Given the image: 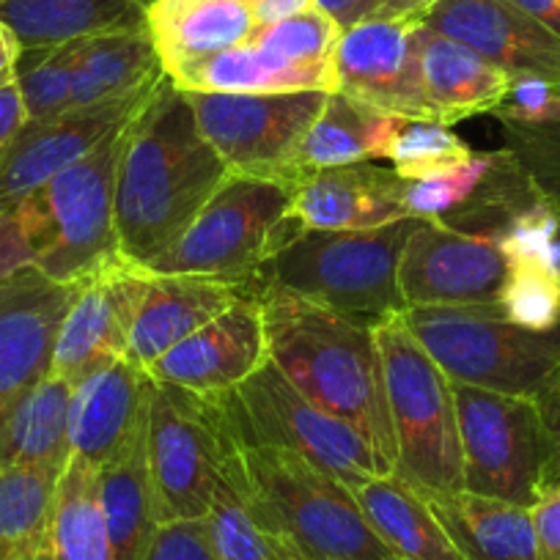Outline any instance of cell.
<instances>
[{
  "label": "cell",
  "mask_w": 560,
  "mask_h": 560,
  "mask_svg": "<svg viewBox=\"0 0 560 560\" xmlns=\"http://www.w3.org/2000/svg\"><path fill=\"white\" fill-rule=\"evenodd\" d=\"M231 176L203 138L185 91L165 74L124 135L116 176V245L149 267Z\"/></svg>",
  "instance_id": "6da1fadb"
},
{
  "label": "cell",
  "mask_w": 560,
  "mask_h": 560,
  "mask_svg": "<svg viewBox=\"0 0 560 560\" xmlns=\"http://www.w3.org/2000/svg\"><path fill=\"white\" fill-rule=\"evenodd\" d=\"M267 354L283 376L325 412L358 429L396 470V438L385 371L371 327L283 292H258Z\"/></svg>",
  "instance_id": "7a4b0ae2"
},
{
  "label": "cell",
  "mask_w": 560,
  "mask_h": 560,
  "mask_svg": "<svg viewBox=\"0 0 560 560\" xmlns=\"http://www.w3.org/2000/svg\"><path fill=\"white\" fill-rule=\"evenodd\" d=\"M415 218L371 231H292L258 267L247 294L283 292L358 325H387L404 314L398 264Z\"/></svg>",
  "instance_id": "3957f363"
},
{
  "label": "cell",
  "mask_w": 560,
  "mask_h": 560,
  "mask_svg": "<svg viewBox=\"0 0 560 560\" xmlns=\"http://www.w3.org/2000/svg\"><path fill=\"white\" fill-rule=\"evenodd\" d=\"M229 472L253 514L305 560H398L369 525L347 483L303 456L234 443Z\"/></svg>",
  "instance_id": "277c9868"
},
{
  "label": "cell",
  "mask_w": 560,
  "mask_h": 560,
  "mask_svg": "<svg viewBox=\"0 0 560 560\" xmlns=\"http://www.w3.org/2000/svg\"><path fill=\"white\" fill-rule=\"evenodd\" d=\"M129 121L45 187L12 203L34 247V267L58 283H74L118 256L116 176Z\"/></svg>",
  "instance_id": "5b68a950"
},
{
  "label": "cell",
  "mask_w": 560,
  "mask_h": 560,
  "mask_svg": "<svg viewBox=\"0 0 560 560\" xmlns=\"http://www.w3.org/2000/svg\"><path fill=\"white\" fill-rule=\"evenodd\" d=\"M398 319L459 385L536 398L560 371V330H522L500 303L420 305Z\"/></svg>",
  "instance_id": "8992f818"
},
{
  "label": "cell",
  "mask_w": 560,
  "mask_h": 560,
  "mask_svg": "<svg viewBox=\"0 0 560 560\" xmlns=\"http://www.w3.org/2000/svg\"><path fill=\"white\" fill-rule=\"evenodd\" d=\"M374 336L396 438L393 472L423 494L462 492L465 478L454 382L401 319L376 327Z\"/></svg>",
  "instance_id": "52a82bcc"
},
{
  "label": "cell",
  "mask_w": 560,
  "mask_h": 560,
  "mask_svg": "<svg viewBox=\"0 0 560 560\" xmlns=\"http://www.w3.org/2000/svg\"><path fill=\"white\" fill-rule=\"evenodd\" d=\"M292 187L231 174L185 234L149 267L154 275H192L245 289L264 261L298 229Z\"/></svg>",
  "instance_id": "ba28073f"
},
{
  "label": "cell",
  "mask_w": 560,
  "mask_h": 560,
  "mask_svg": "<svg viewBox=\"0 0 560 560\" xmlns=\"http://www.w3.org/2000/svg\"><path fill=\"white\" fill-rule=\"evenodd\" d=\"M218 404L240 445L292 451L347 487L393 472L358 429L311 404L269 354L242 385L220 393Z\"/></svg>",
  "instance_id": "9c48e42d"
},
{
  "label": "cell",
  "mask_w": 560,
  "mask_h": 560,
  "mask_svg": "<svg viewBox=\"0 0 560 560\" xmlns=\"http://www.w3.org/2000/svg\"><path fill=\"white\" fill-rule=\"evenodd\" d=\"M465 492L533 505L552 487V451L536 398L454 382Z\"/></svg>",
  "instance_id": "30bf717a"
},
{
  "label": "cell",
  "mask_w": 560,
  "mask_h": 560,
  "mask_svg": "<svg viewBox=\"0 0 560 560\" xmlns=\"http://www.w3.org/2000/svg\"><path fill=\"white\" fill-rule=\"evenodd\" d=\"M234 451L218 396L154 382L149 401V470L160 522L207 520Z\"/></svg>",
  "instance_id": "8fae6325"
},
{
  "label": "cell",
  "mask_w": 560,
  "mask_h": 560,
  "mask_svg": "<svg viewBox=\"0 0 560 560\" xmlns=\"http://www.w3.org/2000/svg\"><path fill=\"white\" fill-rule=\"evenodd\" d=\"M203 138L231 174L258 176L294 190L300 143L319 116L327 91L292 94H201L185 91Z\"/></svg>",
  "instance_id": "7c38bea8"
},
{
  "label": "cell",
  "mask_w": 560,
  "mask_h": 560,
  "mask_svg": "<svg viewBox=\"0 0 560 560\" xmlns=\"http://www.w3.org/2000/svg\"><path fill=\"white\" fill-rule=\"evenodd\" d=\"M505 278L500 231H465L440 220H415L398 264L407 308L500 303Z\"/></svg>",
  "instance_id": "4fadbf2b"
},
{
  "label": "cell",
  "mask_w": 560,
  "mask_h": 560,
  "mask_svg": "<svg viewBox=\"0 0 560 560\" xmlns=\"http://www.w3.org/2000/svg\"><path fill=\"white\" fill-rule=\"evenodd\" d=\"M152 272L118 253L85 278L74 280V294L58 327L50 374L74 385L96 365L127 354L138 305Z\"/></svg>",
  "instance_id": "5bb4252c"
},
{
  "label": "cell",
  "mask_w": 560,
  "mask_h": 560,
  "mask_svg": "<svg viewBox=\"0 0 560 560\" xmlns=\"http://www.w3.org/2000/svg\"><path fill=\"white\" fill-rule=\"evenodd\" d=\"M415 25L412 20H371L343 31L332 56L338 94L387 116L438 121L423 89Z\"/></svg>",
  "instance_id": "9a60e30c"
},
{
  "label": "cell",
  "mask_w": 560,
  "mask_h": 560,
  "mask_svg": "<svg viewBox=\"0 0 560 560\" xmlns=\"http://www.w3.org/2000/svg\"><path fill=\"white\" fill-rule=\"evenodd\" d=\"M72 294L74 283H58L36 267L0 278V423L50 374Z\"/></svg>",
  "instance_id": "2e32d148"
},
{
  "label": "cell",
  "mask_w": 560,
  "mask_h": 560,
  "mask_svg": "<svg viewBox=\"0 0 560 560\" xmlns=\"http://www.w3.org/2000/svg\"><path fill=\"white\" fill-rule=\"evenodd\" d=\"M154 89L69 110L45 124H25L12 147L0 154V207L23 201L25 196L45 187L52 176L94 152L113 129L127 124L143 107Z\"/></svg>",
  "instance_id": "e0dca14e"
},
{
  "label": "cell",
  "mask_w": 560,
  "mask_h": 560,
  "mask_svg": "<svg viewBox=\"0 0 560 560\" xmlns=\"http://www.w3.org/2000/svg\"><path fill=\"white\" fill-rule=\"evenodd\" d=\"M420 23L472 47L509 78L560 85V36L511 0H438Z\"/></svg>",
  "instance_id": "ac0fdd59"
},
{
  "label": "cell",
  "mask_w": 560,
  "mask_h": 560,
  "mask_svg": "<svg viewBox=\"0 0 560 560\" xmlns=\"http://www.w3.org/2000/svg\"><path fill=\"white\" fill-rule=\"evenodd\" d=\"M264 360L267 330L261 303L245 292L229 311L171 347L147 371L163 385L220 396L242 385Z\"/></svg>",
  "instance_id": "d6986e66"
},
{
  "label": "cell",
  "mask_w": 560,
  "mask_h": 560,
  "mask_svg": "<svg viewBox=\"0 0 560 560\" xmlns=\"http://www.w3.org/2000/svg\"><path fill=\"white\" fill-rule=\"evenodd\" d=\"M152 387L149 371L127 354L80 376L69 398L72 456L100 470L149 415Z\"/></svg>",
  "instance_id": "ffe728a7"
},
{
  "label": "cell",
  "mask_w": 560,
  "mask_h": 560,
  "mask_svg": "<svg viewBox=\"0 0 560 560\" xmlns=\"http://www.w3.org/2000/svg\"><path fill=\"white\" fill-rule=\"evenodd\" d=\"M289 214L316 231L382 229L407 218L404 179L376 163L311 171L294 185Z\"/></svg>",
  "instance_id": "44dd1931"
},
{
  "label": "cell",
  "mask_w": 560,
  "mask_h": 560,
  "mask_svg": "<svg viewBox=\"0 0 560 560\" xmlns=\"http://www.w3.org/2000/svg\"><path fill=\"white\" fill-rule=\"evenodd\" d=\"M245 289L192 275H154L140 300L127 341V358L149 369L171 347L229 311Z\"/></svg>",
  "instance_id": "7402d4cb"
},
{
  "label": "cell",
  "mask_w": 560,
  "mask_h": 560,
  "mask_svg": "<svg viewBox=\"0 0 560 560\" xmlns=\"http://www.w3.org/2000/svg\"><path fill=\"white\" fill-rule=\"evenodd\" d=\"M429 105L443 124L492 113L503 102L511 78L472 47L418 23L412 31Z\"/></svg>",
  "instance_id": "603a6c76"
},
{
  "label": "cell",
  "mask_w": 560,
  "mask_h": 560,
  "mask_svg": "<svg viewBox=\"0 0 560 560\" xmlns=\"http://www.w3.org/2000/svg\"><path fill=\"white\" fill-rule=\"evenodd\" d=\"M147 31L171 78L214 52L245 45L256 20L242 0H152Z\"/></svg>",
  "instance_id": "cb8c5ba5"
},
{
  "label": "cell",
  "mask_w": 560,
  "mask_h": 560,
  "mask_svg": "<svg viewBox=\"0 0 560 560\" xmlns=\"http://www.w3.org/2000/svg\"><path fill=\"white\" fill-rule=\"evenodd\" d=\"M102 514L110 530L116 560H140L158 533L160 509L149 470V415L121 448L96 470Z\"/></svg>",
  "instance_id": "d4e9b609"
},
{
  "label": "cell",
  "mask_w": 560,
  "mask_h": 560,
  "mask_svg": "<svg viewBox=\"0 0 560 560\" xmlns=\"http://www.w3.org/2000/svg\"><path fill=\"white\" fill-rule=\"evenodd\" d=\"M179 91L201 94H292V91H327L336 94V67L294 63L245 42L231 50L214 52L171 74Z\"/></svg>",
  "instance_id": "484cf974"
},
{
  "label": "cell",
  "mask_w": 560,
  "mask_h": 560,
  "mask_svg": "<svg viewBox=\"0 0 560 560\" xmlns=\"http://www.w3.org/2000/svg\"><path fill=\"white\" fill-rule=\"evenodd\" d=\"M376 536L398 560H467L438 520L427 494L387 472L349 483Z\"/></svg>",
  "instance_id": "4316f807"
},
{
  "label": "cell",
  "mask_w": 560,
  "mask_h": 560,
  "mask_svg": "<svg viewBox=\"0 0 560 560\" xmlns=\"http://www.w3.org/2000/svg\"><path fill=\"white\" fill-rule=\"evenodd\" d=\"M163 78V61L147 28L80 39L72 67V110L140 94Z\"/></svg>",
  "instance_id": "83f0119b"
},
{
  "label": "cell",
  "mask_w": 560,
  "mask_h": 560,
  "mask_svg": "<svg viewBox=\"0 0 560 560\" xmlns=\"http://www.w3.org/2000/svg\"><path fill=\"white\" fill-rule=\"evenodd\" d=\"M152 0H0V20L23 50L56 47L116 31L147 28Z\"/></svg>",
  "instance_id": "f1b7e54d"
},
{
  "label": "cell",
  "mask_w": 560,
  "mask_h": 560,
  "mask_svg": "<svg viewBox=\"0 0 560 560\" xmlns=\"http://www.w3.org/2000/svg\"><path fill=\"white\" fill-rule=\"evenodd\" d=\"M427 500L467 560H538L536 527L525 505L465 489L427 494Z\"/></svg>",
  "instance_id": "f546056e"
},
{
  "label": "cell",
  "mask_w": 560,
  "mask_h": 560,
  "mask_svg": "<svg viewBox=\"0 0 560 560\" xmlns=\"http://www.w3.org/2000/svg\"><path fill=\"white\" fill-rule=\"evenodd\" d=\"M404 118L387 116L343 94H327L319 116L300 143V174L338 165L380 163L387 160L390 143Z\"/></svg>",
  "instance_id": "4dcf8cb0"
},
{
  "label": "cell",
  "mask_w": 560,
  "mask_h": 560,
  "mask_svg": "<svg viewBox=\"0 0 560 560\" xmlns=\"http://www.w3.org/2000/svg\"><path fill=\"white\" fill-rule=\"evenodd\" d=\"M72 382L47 374L31 387L0 423V467H52L63 470L69 445Z\"/></svg>",
  "instance_id": "1f68e13d"
},
{
  "label": "cell",
  "mask_w": 560,
  "mask_h": 560,
  "mask_svg": "<svg viewBox=\"0 0 560 560\" xmlns=\"http://www.w3.org/2000/svg\"><path fill=\"white\" fill-rule=\"evenodd\" d=\"M61 472L52 467H0V560H52Z\"/></svg>",
  "instance_id": "d6a6232c"
},
{
  "label": "cell",
  "mask_w": 560,
  "mask_h": 560,
  "mask_svg": "<svg viewBox=\"0 0 560 560\" xmlns=\"http://www.w3.org/2000/svg\"><path fill=\"white\" fill-rule=\"evenodd\" d=\"M52 560H116L96 492V467L69 456L56 492Z\"/></svg>",
  "instance_id": "836d02e7"
},
{
  "label": "cell",
  "mask_w": 560,
  "mask_h": 560,
  "mask_svg": "<svg viewBox=\"0 0 560 560\" xmlns=\"http://www.w3.org/2000/svg\"><path fill=\"white\" fill-rule=\"evenodd\" d=\"M207 522L223 560H305L287 538L253 514L242 489L231 478L229 462L214 489Z\"/></svg>",
  "instance_id": "e575fe53"
},
{
  "label": "cell",
  "mask_w": 560,
  "mask_h": 560,
  "mask_svg": "<svg viewBox=\"0 0 560 560\" xmlns=\"http://www.w3.org/2000/svg\"><path fill=\"white\" fill-rule=\"evenodd\" d=\"M78 42L31 47L18 61V89L28 124H45L72 110V67Z\"/></svg>",
  "instance_id": "d590c367"
},
{
  "label": "cell",
  "mask_w": 560,
  "mask_h": 560,
  "mask_svg": "<svg viewBox=\"0 0 560 560\" xmlns=\"http://www.w3.org/2000/svg\"><path fill=\"white\" fill-rule=\"evenodd\" d=\"M472 149L443 121L404 118L387 152V163L401 179H423L445 168L467 163Z\"/></svg>",
  "instance_id": "8d00e7d4"
},
{
  "label": "cell",
  "mask_w": 560,
  "mask_h": 560,
  "mask_svg": "<svg viewBox=\"0 0 560 560\" xmlns=\"http://www.w3.org/2000/svg\"><path fill=\"white\" fill-rule=\"evenodd\" d=\"M500 308L522 330H560V275L536 258H509Z\"/></svg>",
  "instance_id": "74e56055"
},
{
  "label": "cell",
  "mask_w": 560,
  "mask_h": 560,
  "mask_svg": "<svg viewBox=\"0 0 560 560\" xmlns=\"http://www.w3.org/2000/svg\"><path fill=\"white\" fill-rule=\"evenodd\" d=\"M494 154H472L467 163L445 168L423 179H404V209L415 220H445L465 207L489 176Z\"/></svg>",
  "instance_id": "f35d334b"
},
{
  "label": "cell",
  "mask_w": 560,
  "mask_h": 560,
  "mask_svg": "<svg viewBox=\"0 0 560 560\" xmlns=\"http://www.w3.org/2000/svg\"><path fill=\"white\" fill-rule=\"evenodd\" d=\"M343 31L322 9L308 7L278 23L258 25L247 42L294 63H327L336 56Z\"/></svg>",
  "instance_id": "ab89813d"
},
{
  "label": "cell",
  "mask_w": 560,
  "mask_h": 560,
  "mask_svg": "<svg viewBox=\"0 0 560 560\" xmlns=\"http://www.w3.org/2000/svg\"><path fill=\"white\" fill-rule=\"evenodd\" d=\"M505 149L541 196L560 201V124L533 129L505 127Z\"/></svg>",
  "instance_id": "60d3db41"
},
{
  "label": "cell",
  "mask_w": 560,
  "mask_h": 560,
  "mask_svg": "<svg viewBox=\"0 0 560 560\" xmlns=\"http://www.w3.org/2000/svg\"><path fill=\"white\" fill-rule=\"evenodd\" d=\"M492 113L503 127L516 129L560 124V85L541 78H511L503 102Z\"/></svg>",
  "instance_id": "b9f144b4"
},
{
  "label": "cell",
  "mask_w": 560,
  "mask_h": 560,
  "mask_svg": "<svg viewBox=\"0 0 560 560\" xmlns=\"http://www.w3.org/2000/svg\"><path fill=\"white\" fill-rule=\"evenodd\" d=\"M140 560H223L214 547L207 520L165 522Z\"/></svg>",
  "instance_id": "7bdbcfd3"
},
{
  "label": "cell",
  "mask_w": 560,
  "mask_h": 560,
  "mask_svg": "<svg viewBox=\"0 0 560 560\" xmlns=\"http://www.w3.org/2000/svg\"><path fill=\"white\" fill-rule=\"evenodd\" d=\"M316 9L347 31L371 20H412L420 23L438 0H311Z\"/></svg>",
  "instance_id": "ee69618b"
},
{
  "label": "cell",
  "mask_w": 560,
  "mask_h": 560,
  "mask_svg": "<svg viewBox=\"0 0 560 560\" xmlns=\"http://www.w3.org/2000/svg\"><path fill=\"white\" fill-rule=\"evenodd\" d=\"M34 267V247L14 207H0V278Z\"/></svg>",
  "instance_id": "f6af8a7d"
},
{
  "label": "cell",
  "mask_w": 560,
  "mask_h": 560,
  "mask_svg": "<svg viewBox=\"0 0 560 560\" xmlns=\"http://www.w3.org/2000/svg\"><path fill=\"white\" fill-rule=\"evenodd\" d=\"M530 514L536 527L538 560H560V483L541 494Z\"/></svg>",
  "instance_id": "bcb514c9"
},
{
  "label": "cell",
  "mask_w": 560,
  "mask_h": 560,
  "mask_svg": "<svg viewBox=\"0 0 560 560\" xmlns=\"http://www.w3.org/2000/svg\"><path fill=\"white\" fill-rule=\"evenodd\" d=\"M536 404L544 420V432H547L549 451H552V487H555V483H560V371L558 376H555V380L538 393Z\"/></svg>",
  "instance_id": "7dc6e473"
},
{
  "label": "cell",
  "mask_w": 560,
  "mask_h": 560,
  "mask_svg": "<svg viewBox=\"0 0 560 560\" xmlns=\"http://www.w3.org/2000/svg\"><path fill=\"white\" fill-rule=\"evenodd\" d=\"M28 124V113H25L23 96H20L18 83H9L0 89V154L12 147V140Z\"/></svg>",
  "instance_id": "c3c4849f"
},
{
  "label": "cell",
  "mask_w": 560,
  "mask_h": 560,
  "mask_svg": "<svg viewBox=\"0 0 560 560\" xmlns=\"http://www.w3.org/2000/svg\"><path fill=\"white\" fill-rule=\"evenodd\" d=\"M247 9H250L253 20H256V28L258 25H269V23H278V20H287L292 14L303 12V9L314 7L311 0H242Z\"/></svg>",
  "instance_id": "681fc988"
},
{
  "label": "cell",
  "mask_w": 560,
  "mask_h": 560,
  "mask_svg": "<svg viewBox=\"0 0 560 560\" xmlns=\"http://www.w3.org/2000/svg\"><path fill=\"white\" fill-rule=\"evenodd\" d=\"M20 56H23V45L14 31L0 20V89L18 80Z\"/></svg>",
  "instance_id": "f907efd6"
},
{
  "label": "cell",
  "mask_w": 560,
  "mask_h": 560,
  "mask_svg": "<svg viewBox=\"0 0 560 560\" xmlns=\"http://www.w3.org/2000/svg\"><path fill=\"white\" fill-rule=\"evenodd\" d=\"M511 3L560 36V0H511Z\"/></svg>",
  "instance_id": "816d5d0a"
},
{
  "label": "cell",
  "mask_w": 560,
  "mask_h": 560,
  "mask_svg": "<svg viewBox=\"0 0 560 560\" xmlns=\"http://www.w3.org/2000/svg\"><path fill=\"white\" fill-rule=\"evenodd\" d=\"M558 203H560V201H558Z\"/></svg>",
  "instance_id": "f5cc1de1"
}]
</instances>
